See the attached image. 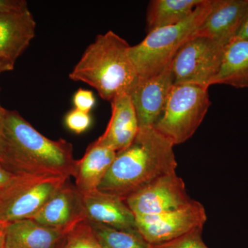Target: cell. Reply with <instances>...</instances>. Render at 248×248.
Listing matches in <instances>:
<instances>
[{
  "mask_svg": "<svg viewBox=\"0 0 248 248\" xmlns=\"http://www.w3.org/2000/svg\"><path fill=\"white\" fill-rule=\"evenodd\" d=\"M174 146L154 127L139 129L131 144L117 152L97 190L125 201L159 178L176 172Z\"/></svg>",
  "mask_w": 248,
  "mask_h": 248,
  "instance_id": "cell-1",
  "label": "cell"
},
{
  "mask_svg": "<svg viewBox=\"0 0 248 248\" xmlns=\"http://www.w3.org/2000/svg\"><path fill=\"white\" fill-rule=\"evenodd\" d=\"M2 166L14 174L71 178L77 160L71 143L46 138L16 110L6 109Z\"/></svg>",
  "mask_w": 248,
  "mask_h": 248,
  "instance_id": "cell-2",
  "label": "cell"
},
{
  "mask_svg": "<svg viewBox=\"0 0 248 248\" xmlns=\"http://www.w3.org/2000/svg\"><path fill=\"white\" fill-rule=\"evenodd\" d=\"M130 47L112 31L97 35L70 73V78L92 86L109 102L120 94H128L139 78L129 58Z\"/></svg>",
  "mask_w": 248,
  "mask_h": 248,
  "instance_id": "cell-3",
  "label": "cell"
},
{
  "mask_svg": "<svg viewBox=\"0 0 248 248\" xmlns=\"http://www.w3.org/2000/svg\"><path fill=\"white\" fill-rule=\"evenodd\" d=\"M210 8L211 0H203L182 22L152 31L141 42L130 46L129 58L139 78L144 79L155 76L170 64L183 45L195 37Z\"/></svg>",
  "mask_w": 248,
  "mask_h": 248,
  "instance_id": "cell-4",
  "label": "cell"
},
{
  "mask_svg": "<svg viewBox=\"0 0 248 248\" xmlns=\"http://www.w3.org/2000/svg\"><path fill=\"white\" fill-rule=\"evenodd\" d=\"M210 104L208 88L191 84H174L154 128L173 144L184 143L199 128Z\"/></svg>",
  "mask_w": 248,
  "mask_h": 248,
  "instance_id": "cell-5",
  "label": "cell"
},
{
  "mask_svg": "<svg viewBox=\"0 0 248 248\" xmlns=\"http://www.w3.org/2000/svg\"><path fill=\"white\" fill-rule=\"evenodd\" d=\"M70 178L16 174L0 188V222L31 218Z\"/></svg>",
  "mask_w": 248,
  "mask_h": 248,
  "instance_id": "cell-6",
  "label": "cell"
},
{
  "mask_svg": "<svg viewBox=\"0 0 248 248\" xmlns=\"http://www.w3.org/2000/svg\"><path fill=\"white\" fill-rule=\"evenodd\" d=\"M226 46L202 36H195L187 41L171 62L174 84L210 87L221 68Z\"/></svg>",
  "mask_w": 248,
  "mask_h": 248,
  "instance_id": "cell-7",
  "label": "cell"
},
{
  "mask_svg": "<svg viewBox=\"0 0 248 248\" xmlns=\"http://www.w3.org/2000/svg\"><path fill=\"white\" fill-rule=\"evenodd\" d=\"M135 218L139 233L150 245L168 242L190 232L203 230L207 221L203 205L193 200L175 210Z\"/></svg>",
  "mask_w": 248,
  "mask_h": 248,
  "instance_id": "cell-8",
  "label": "cell"
},
{
  "mask_svg": "<svg viewBox=\"0 0 248 248\" xmlns=\"http://www.w3.org/2000/svg\"><path fill=\"white\" fill-rule=\"evenodd\" d=\"M192 201L177 173L163 176L128 197L125 203L137 216H150L181 208Z\"/></svg>",
  "mask_w": 248,
  "mask_h": 248,
  "instance_id": "cell-9",
  "label": "cell"
},
{
  "mask_svg": "<svg viewBox=\"0 0 248 248\" xmlns=\"http://www.w3.org/2000/svg\"><path fill=\"white\" fill-rule=\"evenodd\" d=\"M170 64L155 76L139 78L128 93L136 111L139 129L155 127L164 111L174 85Z\"/></svg>",
  "mask_w": 248,
  "mask_h": 248,
  "instance_id": "cell-10",
  "label": "cell"
},
{
  "mask_svg": "<svg viewBox=\"0 0 248 248\" xmlns=\"http://www.w3.org/2000/svg\"><path fill=\"white\" fill-rule=\"evenodd\" d=\"M31 218L44 226L66 232L80 222L88 219L82 195L70 179Z\"/></svg>",
  "mask_w": 248,
  "mask_h": 248,
  "instance_id": "cell-11",
  "label": "cell"
},
{
  "mask_svg": "<svg viewBox=\"0 0 248 248\" xmlns=\"http://www.w3.org/2000/svg\"><path fill=\"white\" fill-rule=\"evenodd\" d=\"M35 28L29 7L0 12V60L14 66L35 37Z\"/></svg>",
  "mask_w": 248,
  "mask_h": 248,
  "instance_id": "cell-12",
  "label": "cell"
},
{
  "mask_svg": "<svg viewBox=\"0 0 248 248\" xmlns=\"http://www.w3.org/2000/svg\"><path fill=\"white\" fill-rule=\"evenodd\" d=\"M82 197L90 221L116 229L138 232L135 215L123 199L99 190L84 194Z\"/></svg>",
  "mask_w": 248,
  "mask_h": 248,
  "instance_id": "cell-13",
  "label": "cell"
},
{
  "mask_svg": "<svg viewBox=\"0 0 248 248\" xmlns=\"http://www.w3.org/2000/svg\"><path fill=\"white\" fill-rule=\"evenodd\" d=\"M248 8V0H211L210 12L195 36L227 45L234 37Z\"/></svg>",
  "mask_w": 248,
  "mask_h": 248,
  "instance_id": "cell-14",
  "label": "cell"
},
{
  "mask_svg": "<svg viewBox=\"0 0 248 248\" xmlns=\"http://www.w3.org/2000/svg\"><path fill=\"white\" fill-rule=\"evenodd\" d=\"M67 232L32 218L6 223L5 248H64Z\"/></svg>",
  "mask_w": 248,
  "mask_h": 248,
  "instance_id": "cell-15",
  "label": "cell"
},
{
  "mask_svg": "<svg viewBox=\"0 0 248 248\" xmlns=\"http://www.w3.org/2000/svg\"><path fill=\"white\" fill-rule=\"evenodd\" d=\"M112 115L105 132L98 140L116 152L127 148L139 131L138 117L130 94L124 93L110 102Z\"/></svg>",
  "mask_w": 248,
  "mask_h": 248,
  "instance_id": "cell-16",
  "label": "cell"
},
{
  "mask_svg": "<svg viewBox=\"0 0 248 248\" xmlns=\"http://www.w3.org/2000/svg\"><path fill=\"white\" fill-rule=\"evenodd\" d=\"M117 152L99 140L89 145L81 159L77 160L75 186L81 195L97 190L115 159Z\"/></svg>",
  "mask_w": 248,
  "mask_h": 248,
  "instance_id": "cell-17",
  "label": "cell"
},
{
  "mask_svg": "<svg viewBox=\"0 0 248 248\" xmlns=\"http://www.w3.org/2000/svg\"><path fill=\"white\" fill-rule=\"evenodd\" d=\"M214 84L248 88V41L232 39L225 48L221 68Z\"/></svg>",
  "mask_w": 248,
  "mask_h": 248,
  "instance_id": "cell-18",
  "label": "cell"
},
{
  "mask_svg": "<svg viewBox=\"0 0 248 248\" xmlns=\"http://www.w3.org/2000/svg\"><path fill=\"white\" fill-rule=\"evenodd\" d=\"M203 0H153L147 11L148 32L182 22L193 13Z\"/></svg>",
  "mask_w": 248,
  "mask_h": 248,
  "instance_id": "cell-19",
  "label": "cell"
},
{
  "mask_svg": "<svg viewBox=\"0 0 248 248\" xmlns=\"http://www.w3.org/2000/svg\"><path fill=\"white\" fill-rule=\"evenodd\" d=\"M90 223L102 248H150L139 232L116 229L95 222Z\"/></svg>",
  "mask_w": 248,
  "mask_h": 248,
  "instance_id": "cell-20",
  "label": "cell"
},
{
  "mask_svg": "<svg viewBox=\"0 0 248 248\" xmlns=\"http://www.w3.org/2000/svg\"><path fill=\"white\" fill-rule=\"evenodd\" d=\"M64 248H102L89 220L80 222L67 232Z\"/></svg>",
  "mask_w": 248,
  "mask_h": 248,
  "instance_id": "cell-21",
  "label": "cell"
},
{
  "mask_svg": "<svg viewBox=\"0 0 248 248\" xmlns=\"http://www.w3.org/2000/svg\"><path fill=\"white\" fill-rule=\"evenodd\" d=\"M202 231H192L162 244L150 245V248H209L202 239Z\"/></svg>",
  "mask_w": 248,
  "mask_h": 248,
  "instance_id": "cell-22",
  "label": "cell"
},
{
  "mask_svg": "<svg viewBox=\"0 0 248 248\" xmlns=\"http://www.w3.org/2000/svg\"><path fill=\"white\" fill-rule=\"evenodd\" d=\"M64 121L67 128L76 134L84 133L92 124V119L89 113L76 108L66 114Z\"/></svg>",
  "mask_w": 248,
  "mask_h": 248,
  "instance_id": "cell-23",
  "label": "cell"
},
{
  "mask_svg": "<svg viewBox=\"0 0 248 248\" xmlns=\"http://www.w3.org/2000/svg\"><path fill=\"white\" fill-rule=\"evenodd\" d=\"M75 108L82 112H88L92 110L96 104V99L92 91L79 89L73 96Z\"/></svg>",
  "mask_w": 248,
  "mask_h": 248,
  "instance_id": "cell-24",
  "label": "cell"
},
{
  "mask_svg": "<svg viewBox=\"0 0 248 248\" xmlns=\"http://www.w3.org/2000/svg\"><path fill=\"white\" fill-rule=\"evenodd\" d=\"M26 7H28V4L24 0H0V12L16 11Z\"/></svg>",
  "mask_w": 248,
  "mask_h": 248,
  "instance_id": "cell-25",
  "label": "cell"
},
{
  "mask_svg": "<svg viewBox=\"0 0 248 248\" xmlns=\"http://www.w3.org/2000/svg\"><path fill=\"white\" fill-rule=\"evenodd\" d=\"M6 109L0 103V164L2 165L6 151V138L4 134V116Z\"/></svg>",
  "mask_w": 248,
  "mask_h": 248,
  "instance_id": "cell-26",
  "label": "cell"
},
{
  "mask_svg": "<svg viewBox=\"0 0 248 248\" xmlns=\"http://www.w3.org/2000/svg\"><path fill=\"white\" fill-rule=\"evenodd\" d=\"M232 39L248 41V8L246 14H245L244 19L241 22V25Z\"/></svg>",
  "mask_w": 248,
  "mask_h": 248,
  "instance_id": "cell-27",
  "label": "cell"
},
{
  "mask_svg": "<svg viewBox=\"0 0 248 248\" xmlns=\"http://www.w3.org/2000/svg\"><path fill=\"white\" fill-rule=\"evenodd\" d=\"M15 176L16 174L9 172V170L5 169L2 165L0 164V188L9 184L14 179Z\"/></svg>",
  "mask_w": 248,
  "mask_h": 248,
  "instance_id": "cell-28",
  "label": "cell"
},
{
  "mask_svg": "<svg viewBox=\"0 0 248 248\" xmlns=\"http://www.w3.org/2000/svg\"><path fill=\"white\" fill-rule=\"evenodd\" d=\"M5 227L6 223H0V248H5Z\"/></svg>",
  "mask_w": 248,
  "mask_h": 248,
  "instance_id": "cell-29",
  "label": "cell"
},
{
  "mask_svg": "<svg viewBox=\"0 0 248 248\" xmlns=\"http://www.w3.org/2000/svg\"><path fill=\"white\" fill-rule=\"evenodd\" d=\"M14 68V66L0 60V74L5 73V72L13 71Z\"/></svg>",
  "mask_w": 248,
  "mask_h": 248,
  "instance_id": "cell-30",
  "label": "cell"
},
{
  "mask_svg": "<svg viewBox=\"0 0 248 248\" xmlns=\"http://www.w3.org/2000/svg\"><path fill=\"white\" fill-rule=\"evenodd\" d=\"M0 223H1V222H0ZM1 223H2V222H1Z\"/></svg>",
  "mask_w": 248,
  "mask_h": 248,
  "instance_id": "cell-31",
  "label": "cell"
}]
</instances>
